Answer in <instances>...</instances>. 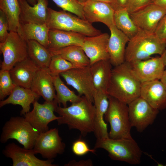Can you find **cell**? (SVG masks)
Listing matches in <instances>:
<instances>
[{"label": "cell", "mask_w": 166, "mask_h": 166, "mask_svg": "<svg viewBox=\"0 0 166 166\" xmlns=\"http://www.w3.org/2000/svg\"><path fill=\"white\" fill-rule=\"evenodd\" d=\"M110 36L107 33L87 37L81 46L89 60L90 65L99 61L109 59L107 46Z\"/></svg>", "instance_id": "obj_17"}, {"label": "cell", "mask_w": 166, "mask_h": 166, "mask_svg": "<svg viewBox=\"0 0 166 166\" xmlns=\"http://www.w3.org/2000/svg\"><path fill=\"white\" fill-rule=\"evenodd\" d=\"M141 83L124 61L112 69L106 92L109 96L128 105L140 97Z\"/></svg>", "instance_id": "obj_2"}, {"label": "cell", "mask_w": 166, "mask_h": 166, "mask_svg": "<svg viewBox=\"0 0 166 166\" xmlns=\"http://www.w3.org/2000/svg\"><path fill=\"white\" fill-rule=\"evenodd\" d=\"M151 3L155 4L166 9V0H151Z\"/></svg>", "instance_id": "obj_42"}, {"label": "cell", "mask_w": 166, "mask_h": 166, "mask_svg": "<svg viewBox=\"0 0 166 166\" xmlns=\"http://www.w3.org/2000/svg\"><path fill=\"white\" fill-rule=\"evenodd\" d=\"M76 68L70 62L57 54L52 55L48 69L52 76L60 75L61 73Z\"/></svg>", "instance_id": "obj_33"}, {"label": "cell", "mask_w": 166, "mask_h": 166, "mask_svg": "<svg viewBox=\"0 0 166 166\" xmlns=\"http://www.w3.org/2000/svg\"><path fill=\"white\" fill-rule=\"evenodd\" d=\"M109 106L104 119L110 125L109 137L115 139L132 138L128 105L109 95Z\"/></svg>", "instance_id": "obj_6"}, {"label": "cell", "mask_w": 166, "mask_h": 166, "mask_svg": "<svg viewBox=\"0 0 166 166\" xmlns=\"http://www.w3.org/2000/svg\"><path fill=\"white\" fill-rule=\"evenodd\" d=\"M33 104L32 110L24 115L26 120L39 133L48 130L49 124L59 118L54 113L57 103L55 100L51 102L45 101L43 104L36 100Z\"/></svg>", "instance_id": "obj_12"}, {"label": "cell", "mask_w": 166, "mask_h": 166, "mask_svg": "<svg viewBox=\"0 0 166 166\" xmlns=\"http://www.w3.org/2000/svg\"><path fill=\"white\" fill-rule=\"evenodd\" d=\"M96 149L90 148L87 143L80 138L75 141L72 146L73 153L79 156L84 155L89 152L95 154Z\"/></svg>", "instance_id": "obj_36"}, {"label": "cell", "mask_w": 166, "mask_h": 166, "mask_svg": "<svg viewBox=\"0 0 166 166\" xmlns=\"http://www.w3.org/2000/svg\"><path fill=\"white\" fill-rule=\"evenodd\" d=\"M166 14V9L151 3L130 14V16L139 30L152 34Z\"/></svg>", "instance_id": "obj_13"}, {"label": "cell", "mask_w": 166, "mask_h": 166, "mask_svg": "<svg viewBox=\"0 0 166 166\" xmlns=\"http://www.w3.org/2000/svg\"><path fill=\"white\" fill-rule=\"evenodd\" d=\"M65 146L59 135L58 129L54 128L39 133L33 149L36 154H41L43 158L52 160L58 155L63 154Z\"/></svg>", "instance_id": "obj_11"}, {"label": "cell", "mask_w": 166, "mask_h": 166, "mask_svg": "<svg viewBox=\"0 0 166 166\" xmlns=\"http://www.w3.org/2000/svg\"><path fill=\"white\" fill-rule=\"evenodd\" d=\"M77 0L81 3H82L86 1V0Z\"/></svg>", "instance_id": "obj_47"}, {"label": "cell", "mask_w": 166, "mask_h": 166, "mask_svg": "<svg viewBox=\"0 0 166 166\" xmlns=\"http://www.w3.org/2000/svg\"><path fill=\"white\" fill-rule=\"evenodd\" d=\"M140 97L159 110L166 108V87L160 80L141 83Z\"/></svg>", "instance_id": "obj_19"}, {"label": "cell", "mask_w": 166, "mask_h": 166, "mask_svg": "<svg viewBox=\"0 0 166 166\" xmlns=\"http://www.w3.org/2000/svg\"><path fill=\"white\" fill-rule=\"evenodd\" d=\"M160 80L166 87V69L164 70Z\"/></svg>", "instance_id": "obj_43"}, {"label": "cell", "mask_w": 166, "mask_h": 166, "mask_svg": "<svg viewBox=\"0 0 166 166\" xmlns=\"http://www.w3.org/2000/svg\"><path fill=\"white\" fill-rule=\"evenodd\" d=\"M163 63L165 66H166V49L163 53L160 56Z\"/></svg>", "instance_id": "obj_44"}, {"label": "cell", "mask_w": 166, "mask_h": 166, "mask_svg": "<svg viewBox=\"0 0 166 166\" xmlns=\"http://www.w3.org/2000/svg\"><path fill=\"white\" fill-rule=\"evenodd\" d=\"M93 101L95 109L93 133L97 139L109 137L107 124L104 119L105 114L109 106V95L105 91L96 90Z\"/></svg>", "instance_id": "obj_18"}, {"label": "cell", "mask_w": 166, "mask_h": 166, "mask_svg": "<svg viewBox=\"0 0 166 166\" xmlns=\"http://www.w3.org/2000/svg\"><path fill=\"white\" fill-rule=\"evenodd\" d=\"M20 7L21 23H46L48 15V0H37V3L31 6L26 0H18Z\"/></svg>", "instance_id": "obj_21"}, {"label": "cell", "mask_w": 166, "mask_h": 166, "mask_svg": "<svg viewBox=\"0 0 166 166\" xmlns=\"http://www.w3.org/2000/svg\"><path fill=\"white\" fill-rule=\"evenodd\" d=\"M111 34L108 44L107 48L109 56V61L114 66L125 61L126 45L130 38L115 24L109 28Z\"/></svg>", "instance_id": "obj_20"}, {"label": "cell", "mask_w": 166, "mask_h": 166, "mask_svg": "<svg viewBox=\"0 0 166 166\" xmlns=\"http://www.w3.org/2000/svg\"><path fill=\"white\" fill-rule=\"evenodd\" d=\"M27 45L28 57L40 68H48L52 57L49 51L35 40L28 41Z\"/></svg>", "instance_id": "obj_30"}, {"label": "cell", "mask_w": 166, "mask_h": 166, "mask_svg": "<svg viewBox=\"0 0 166 166\" xmlns=\"http://www.w3.org/2000/svg\"><path fill=\"white\" fill-rule=\"evenodd\" d=\"M112 65L109 60H102L90 65V69L95 89L106 92L110 80Z\"/></svg>", "instance_id": "obj_27"}, {"label": "cell", "mask_w": 166, "mask_h": 166, "mask_svg": "<svg viewBox=\"0 0 166 166\" xmlns=\"http://www.w3.org/2000/svg\"><path fill=\"white\" fill-rule=\"evenodd\" d=\"M93 161L90 159L81 160L78 161L72 160L64 165L65 166H93Z\"/></svg>", "instance_id": "obj_40"}, {"label": "cell", "mask_w": 166, "mask_h": 166, "mask_svg": "<svg viewBox=\"0 0 166 166\" xmlns=\"http://www.w3.org/2000/svg\"><path fill=\"white\" fill-rule=\"evenodd\" d=\"M81 4L85 20L90 23L101 22L109 29L114 24L115 10L110 3L89 0Z\"/></svg>", "instance_id": "obj_16"}, {"label": "cell", "mask_w": 166, "mask_h": 166, "mask_svg": "<svg viewBox=\"0 0 166 166\" xmlns=\"http://www.w3.org/2000/svg\"><path fill=\"white\" fill-rule=\"evenodd\" d=\"M40 68L28 57L16 64L9 72L13 81L16 85L30 88L34 76Z\"/></svg>", "instance_id": "obj_23"}, {"label": "cell", "mask_w": 166, "mask_h": 166, "mask_svg": "<svg viewBox=\"0 0 166 166\" xmlns=\"http://www.w3.org/2000/svg\"><path fill=\"white\" fill-rule=\"evenodd\" d=\"M20 23V30L18 33L27 42L30 40L36 41L48 48L50 29L46 23Z\"/></svg>", "instance_id": "obj_26"}, {"label": "cell", "mask_w": 166, "mask_h": 166, "mask_svg": "<svg viewBox=\"0 0 166 166\" xmlns=\"http://www.w3.org/2000/svg\"><path fill=\"white\" fill-rule=\"evenodd\" d=\"M31 6H34L37 3V0H26Z\"/></svg>", "instance_id": "obj_45"}, {"label": "cell", "mask_w": 166, "mask_h": 166, "mask_svg": "<svg viewBox=\"0 0 166 166\" xmlns=\"http://www.w3.org/2000/svg\"><path fill=\"white\" fill-rule=\"evenodd\" d=\"M0 10L5 14L9 31L18 33L20 28V7L18 0H0Z\"/></svg>", "instance_id": "obj_29"}, {"label": "cell", "mask_w": 166, "mask_h": 166, "mask_svg": "<svg viewBox=\"0 0 166 166\" xmlns=\"http://www.w3.org/2000/svg\"><path fill=\"white\" fill-rule=\"evenodd\" d=\"M40 97L30 88L16 85L7 99L0 101V107L9 104L19 105L22 108L20 115H24L30 111L31 104Z\"/></svg>", "instance_id": "obj_24"}, {"label": "cell", "mask_w": 166, "mask_h": 166, "mask_svg": "<svg viewBox=\"0 0 166 166\" xmlns=\"http://www.w3.org/2000/svg\"><path fill=\"white\" fill-rule=\"evenodd\" d=\"M166 49V43L159 39L154 34L139 30L130 39L126 47L125 61L131 62L147 60L153 54L160 56Z\"/></svg>", "instance_id": "obj_3"}, {"label": "cell", "mask_w": 166, "mask_h": 166, "mask_svg": "<svg viewBox=\"0 0 166 166\" xmlns=\"http://www.w3.org/2000/svg\"><path fill=\"white\" fill-rule=\"evenodd\" d=\"M128 63L132 73L141 83L160 80L165 69L160 56Z\"/></svg>", "instance_id": "obj_15"}, {"label": "cell", "mask_w": 166, "mask_h": 166, "mask_svg": "<svg viewBox=\"0 0 166 166\" xmlns=\"http://www.w3.org/2000/svg\"><path fill=\"white\" fill-rule=\"evenodd\" d=\"M128 0H112L111 3L114 10L125 8Z\"/></svg>", "instance_id": "obj_41"}, {"label": "cell", "mask_w": 166, "mask_h": 166, "mask_svg": "<svg viewBox=\"0 0 166 166\" xmlns=\"http://www.w3.org/2000/svg\"><path fill=\"white\" fill-rule=\"evenodd\" d=\"M71 13L64 10L56 11L48 7L46 24L50 29L73 31L87 37L96 36L101 33L92 23Z\"/></svg>", "instance_id": "obj_5"}, {"label": "cell", "mask_w": 166, "mask_h": 166, "mask_svg": "<svg viewBox=\"0 0 166 166\" xmlns=\"http://www.w3.org/2000/svg\"><path fill=\"white\" fill-rule=\"evenodd\" d=\"M49 35V45L48 49H57L74 45L82 46L86 37L76 32L55 29H50Z\"/></svg>", "instance_id": "obj_25"}, {"label": "cell", "mask_w": 166, "mask_h": 166, "mask_svg": "<svg viewBox=\"0 0 166 166\" xmlns=\"http://www.w3.org/2000/svg\"></svg>", "instance_id": "obj_48"}, {"label": "cell", "mask_w": 166, "mask_h": 166, "mask_svg": "<svg viewBox=\"0 0 166 166\" xmlns=\"http://www.w3.org/2000/svg\"><path fill=\"white\" fill-rule=\"evenodd\" d=\"M61 76L67 84L73 87L80 96H85L93 103L95 91L90 71V65L82 68H74L61 73Z\"/></svg>", "instance_id": "obj_9"}, {"label": "cell", "mask_w": 166, "mask_h": 166, "mask_svg": "<svg viewBox=\"0 0 166 166\" xmlns=\"http://www.w3.org/2000/svg\"><path fill=\"white\" fill-rule=\"evenodd\" d=\"M151 3V0H128L125 7L130 14Z\"/></svg>", "instance_id": "obj_37"}, {"label": "cell", "mask_w": 166, "mask_h": 166, "mask_svg": "<svg viewBox=\"0 0 166 166\" xmlns=\"http://www.w3.org/2000/svg\"><path fill=\"white\" fill-rule=\"evenodd\" d=\"M30 88L45 101H53L56 97L52 76L48 68H40L33 79Z\"/></svg>", "instance_id": "obj_22"}, {"label": "cell", "mask_w": 166, "mask_h": 166, "mask_svg": "<svg viewBox=\"0 0 166 166\" xmlns=\"http://www.w3.org/2000/svg\"><path fill=\"white\" fill-rule=\"evenodd\" d=\"M94 148L105 150L113 160L133 165L141 162L142 151L132 137L115 139L109 137L97 139Z\"/></svg>", "instance_id": "obj_4"}, {"label": "cell", "mask_w": 166, "mask_h": 166, "mask_svg": "<svg viewBox=\"0 0 166 166\" xmlns=\"http://www.w3.org/2000/svg\"><path fill=\"white\" fill-rule=\"evenodd\" d=\"M93 103L85 96L78 102L68 107L57 106L55 112L59 115L57 120L58 125L65 124L69 129L78 130L83 136L94 130L95 109Z\"/></svg>", "instance_id": "obj_1"}, {"label": "cell", "mask_w": 166, "mask_h": 166, "mask_svg": "<svg viewBox=\"0 0 166 166\" xmlns=\"http://www.w3.org/2000/svg\"><path fill=\"white\" fill-rule=\"evenodd\" d=\"M3 55L1 69L10 71L18 62L28 57L27 42L16 32L9 31L6 40L0 43Z\"/></svg>", "instance_id": "obj_8"}, {"label": "cell", "mask_w": 166, "mask_h": 166, "mask_svg": "<svg viewBox=\"0 0 166 166\" xmlns=\"http://www.w3.org/2000/svg\"><path fill=\"white\" fill-rule=\"evenodd\" d=\"M52 0L63 10L73 14L79 18L85 20L83 5L77 0Z\"/></svg>", "instance_id": "obj_34"}, {"label": "cell", "mask_w": 166, "mask_h": 166, "mask_svg": "<svg viewBox=\"0 0 166 166\" xmlns=\"http://www.w3.org/2000/svg\"><path fill=\"white\" fill-rule=\"evenodd\" d=\"M48 50L52 55H60L72 63L76 68L84 67L90 65L89 60L81 46L71 45L57 49Z\"/></svg>", "instance_id": "obj_28"}, {"label": "cell", "mask_w": 166, "mask_h": 166, "mask_svg": "<svg viewBox=\"0 0 166 166\" xmlns=\"http://www.w3.org/2000/svg\"><path fill=\"white\" fill-rule=\"evenodd\" d=\"M16 85L13 81L9 71L1 69L0 71V100L9 95Z\"/></svg>", "instance_id": "obj_35"}, {"label": "cell", "mask_w": 166, "mask_h": 166, "mask_svg": "<svg viewBox=\"0 0 166 166\" xmlns=\"http://www.w3.org/2000/svg\"><path fill=\"white\" fill-rule=\"evenodd\" d=\"M60 75L52 76L53 82L55 91L56 97L55 100L60 106H67L68 102L72 103L77 102L82 99V96L76 94L70 90L64 83L60 78Z\"/></svg>", "instance_id": "obj_32"}, {"label": "cell", "mask_w": 166, "mask_h": 166, "mask_svg": "<svg viewBox=\"0 0 166 166\" xmlns=\"http://www.w3.org/2000/svg\"><path fill=\"white\" fill-rule=\"evenodd\" d=\"M128 116L132 127L143 132L154 121L159 110L152 107L141 97L134 100L128 105Z\"/></svg>", "instance_id": "obj_10"}, {"label": "cell", "mask_w": 166, "mask_h": 166, "mask_svg": "<svg viewBox=\"0 0 166 166\" xmlns=\"http://www.w3.org/2000/svg\"><path fill=\"white\" fill-rule=\"evenodd\" d=\"M161 41L166 42V14L159 22L154 33Z\"/></svg>", "instance_id": "obj_39"}, {"label": "cell", "mask_w": 166, "mask_h": 166, "mask_svg": "<svg viewBox=\"0 0 166 166\" xmlns=\"http://www.w3.org/2000/svg\"><path fill=\"white\" fill-rule=\"evenodd\" d=\"M114 20L117 27L130 39L135 36L139 30L125 8L115 10Z\"/></svg>", "instance_id": "obj_31"}, {"label": "cell", "mask_w": 166, "mask_h": 166, "mask_svg": "<svg viewBox=\"0 0 166 166\" xmlns=\"http://www.w3.org/2000/svg\"><path fill=\"white\" fill-rule=\"evenodd\" d=\"M39 133L25 117H13L3 125L0 141L2 143H5L9 139H14L25 148L32 149Z\"/></svg>", "instance_id": "obj_7"}, {"label": "cell", "mask_w": 166, "mask_h": 166, "mask_svg": "<svg viewBox=\"0 0 166 166\" xmlns=\"http://www.w3.org/2000/svg\"><path fill=\"white\" fill-rule=\"evenodd\" d=\"M6 157L11 158L13 166H57L53 159L43 160L37 157L32 149L22 148L15 143H10L3 150Z\"/></svg>", "instance_id": "obj_14"}, {"label": "cell", "mask_w": 166, "mask_h": 166, "mask_svg": "<svg viewBox=\"0 0 166 166\" xmlns=\"http://www.w3.org/2000/svg\"><path fill=\"white\" fill-rule=\"evenodd\" d=\"M88 0H86V1ZM95 0V1H100L102 2H105L107 3H111L112 2V0Z\"/></svg>", "instance_id": "obj_46"}, {"label": "cell", "mask_w": 166, "mask_h": 166, "mask_svg": "<svg viewBox=\"0 0 166 166\" xmlns=\"http://www.w3.org/2000/svg\"><path fill=\"white\" fill-rule=\"evenodd\" d=\"M9 26L7 18L5 14L0 10V42H3L7 37Z\"/></svg>", "instance_id": "obj_38"}]
</instances>
